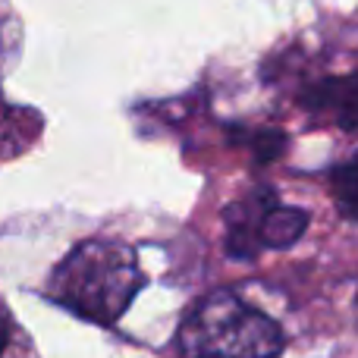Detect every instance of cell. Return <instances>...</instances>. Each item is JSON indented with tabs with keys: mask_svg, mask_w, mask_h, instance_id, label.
I'll return each instance as SVG.
<instances>
[{
	"mask_svg": "<svg viewBox=\"0 0 358 358\" xmlns=\"http://www.w3.org/2000/svg\"><path fill=\"white\" fill-rule=\"evenodd\" d=\"M142 286L132 248L107 239H88L57 264L50 296L98 324H113Z\"/></svg>",
	"mask_w": 358,
	"mask_h": 358,
	"instance_id": "obj_1",
	"label": "cell"
},
{
	"mask_svg": "<svg viewBox=\"0 0 358 358\" xmlns=\"http://www.w3.org/2000/svg\"><path fill=\"white\" fill-rule=\"evenodd\" d=\"M283 330L233 292H210L179 324L176 358H280Z\"/></svg>",
	"mask_w": 358,
	"mask_h": 358,
	"instance_id": "obj_2",
	"label": "cell"
},
{
	"mask_svg": "<svg viewBox=\"0 0 358 358\" xmlns=\"http://www.w3.org/2000/svg\"><path fill=\"white\" fill-rule=\"evenodd\" d=\"M302 107L321 123H334L343 132H358V76H324L305 88Z\"/></svg>",
	"mask_w": 358,
	"mask_h": 358,
	"instance_id": "obj_3",
	"label": "cell"
},
{
	"mask_svg": "<svg viewBox=\"0 0 358 358\" xmlns=\"http://www.w3.org/2000/svg\"><path fill=\"white\" fill-rule=\"evenodd\" d=\"M0 358H41L29 330L16 321V315L3 302V296H0Z\"/></svg>",
	"mask_w": 358,
	"mask_h": 358,
	"instance_id": "obj_4",
	"label": "cell"
},
{
	"mask_svg": "<svg viewBox=\"0 0 358 358\" xmlns=\"http://www.w3.org/2000/svg\"><path fill=\"white\" fill-rule=\"evenodd\" d=\"M334 192H336V201H340L343 214L358 220V157L343 164L334 173Z\"/></svg>",
	"mask_w": 358,
	"mask_h": 358,
	"instance_id": "obj_5",
	"label": "cell"
},
{
	"mask_svg": "<svg viewBox=\"0 0 358 358\" xmlns=\"http://www.w3.org/2000/svg\"><path fill=\"white\" fill-rule=\"evenodd\" d=\"M13 129H16V113H13V107L6 104L3 92H0V157H13V151L22 148L19 136H13Z\"/></svg>",
	"mask_w": 358,
	"mask_h": 358,
	"instance_id": "obj_6",
	"label": "cell"
},
{
	"mask_svg": "<svg viewBox=\"0 0 358 358\" xmlns=\"http://www.w3.org/2000/svg\"><path fill=\"white\" fill-rule=\"evenodd\" d=\"M355 315H358V302H355Z\"/></svg>",
	"mask_w": 358,
	"mask_h": 358,
	"instance_id": "obj_7",
	"label": "cell"
}]
</instances>
